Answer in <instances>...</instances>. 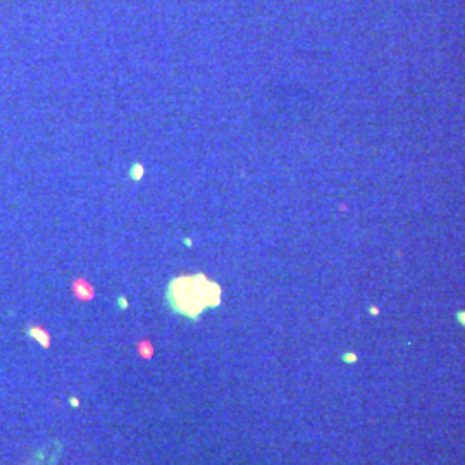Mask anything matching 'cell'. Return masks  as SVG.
<instances>
[{
	"instance_id": "3",
	"label": "cell",
	"mask_w": 465,
	"mask_h": 465,
	"mask_svg": "<svg viewBox=\"0 0 465 465\" xmlns=\"http://www.w3.org/2000/svg\"><path fill=\"white\" fill-rule=\"evenodd\" d=\"M143 176H145V166L140 162H135L130 167V179H133V181H140Z\"/></svg>"
},
{
	"instance_id": "4",
	"label": "cell",
	"mask_w": 465,
	"mask_h": 465,
	"mask_svg": "<svg viewBox=\"0 0 465 465\" xmlns=\"http://www.w3.org/2000/svg\"><path fill=\"white\" fill-rule=\"evenodd\" d=\"M138 353H140V357H143V358H150L152 355H154V346H152V343L147 341V339L140 341V345H138Z\"/></svg>"
},
{
	"instance_id": "1",
	"label": "cell",
	"mask_w": 465,
	"mask_h": 465,
	"mask_svg": "<svg viewBox=\"0 0 465 465\" xmlns=\"http://www.w3.org/2000/svg\"><path fill=\"white\" fill-rule=\"evenodd\" d=\"M169 298L178 312L195 317L205 307L219 305L221 288L202 274L178 277L171 283Z\"/></svg>"
},
{
	"instance_id": "2",
	"label": "cell",
	"mask_w": 465,
	"mask_h": 465,
	"mask_svg": "<svg viewBox=\"0 0 465 465\" xmlns=\"http://www.w3.org/2000/svg\"><path fill=\"white\" fill-rule=\"evenodd\" d=\"M73 291H74V296H76L78 300H81V302H88V300L93 298V295H95V291H93V286L88 283V281L85 279H76L73 283Z\"/></svg>"
}]
</instances>
